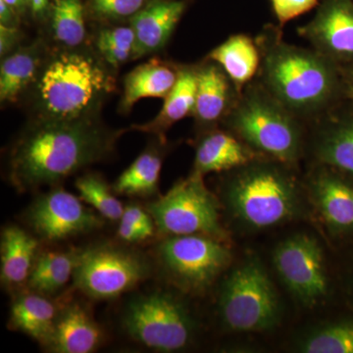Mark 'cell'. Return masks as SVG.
<instances>
[{"label":"cell","mask_w":353,"mask_h":353,"mask_svg":"<svg viewBox=\"0 0 353 353\" xmlns=\"http://www.w3.org/2000/svg\"><path fill=\"white\" fill-rule=\"evenodd\" d=\"M19 14L6 3L3 0H0V25L6 27H18L19 25Z\"/></svg>","instance_id":"37"},{"label":"cell","mask_w":353,"mask_h":353,"mask_svg":"<svg viewBox=\"0 0 353 353\" xmlns=\"http://www.w3.org/2000/svg\"><path fill=\"white\" fill-rule=\"evenodd\" d=\"M260 157H263L231 132L212 130L197 143L192 172L204 176L209 173L233 171Z\"/></svg>","instance_id":"18"},{"label":"cell","mask_w":353,"mask_h":353,"mask_svg":"<svg viewBox=\"0 0 353 353\" xmlns=\"http://www.w3.org/2000/svg\"><path fill=\"white\" fill-rule=\"evenodd\" d=\"M150 266L138 252L110 245L77 252L74 285L90 299H115L150 276Z\"/></svg>","instance_id":"10"},{"label":"cell","mask_w":353,"mask_h":353,"mask_svg":"<svg viewBox=\"0 0 353 353\" xmlns=\"http://www.w3.org/2000/svg\"><path fill=\"white\" fill-rule=\"evenodd\" d=\"M119 134L99 126L92 117L39 118L11 152V183L23 192L61 182L108 157Z\"/></svg>","instance_id":"1"},{"label":"cell","mask_w":353,"mask_h":353,"mask_svg":"<svg viewBox=\"0 0 353 353\" xmlns=\"http://www.w3.org/2000/svg\"><path fill=\"white\" fill-rule=\"evenodd\" d=\"M219 209V202L206 188L203 176L194 172L148 206L157 231L164 236L203 234L226 241Z\"/></svg>","instance_id":"8"},{"label":"cell","mask_w":353,"mask_h":353,"mask_svg":"<svg viewBox=\"0 0 353 353\" xmlns=\"http://www.w3.org/2000/svg\"><path fill=\"white\" fill-rule=\"evenodd\" d=\"M308 194L329 233L353 243V179L319 165L309 178Z\"/></svg>","instance_id":"14"},{"label":"cell","mask_w":353,"mask_h":353,"mask_svg":"<svg viewBox=\"0 0 353 353\" xmlns=\"http://www.w3.org/2000/svg\"><path fill=\"white\" fill-rule=\"evenodd\" d=\"M180 68L150 60L128 74L124 82V95L121 108L127 112L136 102L148 97L165 99L176 85Z\"/></svg>","instance_id":"23"},{"label":"cell","mask_w":353,"mask_h":353,"mask_svg":"<svg viewBox=\"0 0 353 353\" xmlns=\"http://www.w3.org/2000/svg\"><path fill=\"white\" fill-rule=\"evenodd\" d=\"M315 124L312 152L317 163L353 179V103L345 99Z\"/></svg>","instance_id":"15"},{"label":"cell","mask_w":353,"mask_h":353,"mask_svg":"<svg viewBox=\"0 0 353 353\" xmlns=\"http://www.w3.org/2000/svg\"><path fill=\"white\" fill-rule=\"evenodd\" d=\"M290 168L276 160L260 157L234 169L222 192L232 217L254 231L303 217V194Z\"/></svg>","instance_id":"3"},{"label":"cell","mask_w":353,"mask_h":353,"mask_svg":"<svg viewBox=\"0 0 353 353\" xmlns=\"http://www.w3.org/2000/svg\"><path fill=\"white\" fill-rule=\"evenodd\" d=\"M345 292L348 305L353 309V252L350 253L345 274Z\"/></svg>","instance_id":"38"},{"label":"cell","mask_w":353,"mask_h":353,"mask_svg":"<svg viewBox=\"0 0 353 353\" xmlns=\"http://www.w3.org/2000/svg\"><path fill=\"white\" fill-rule=\"evenodd\" d=\"M58 314L59 312L52 301L32 290L13 301L9 325L13 330L28 334L46 347Z\"/></svg>","instance_id":"22"},{"label":"cell","mask_w":353,"mask_h":353,"mask_svg":"<svg viewBox=\"0 0 353 353\" xmlns=\"http://www.w3.org/2000/svg\"><path fill=\"white\" fill-rule=\"evenodd\" d=\"M157 255L172 284L192 294L205 292L232 261L225 241L203 234L167 236Z\"/></svg>","instance_id":"9"},{"label":"cell","mask_w":353,"mask_h":353,"mask_svg":"<svg viewBox=\"0 0 353 353\" xmlns=\"http://www.w3.org/2000/svg\"><path fill=\"white\" fill-rule=\"evenodd\" d=\"M43 50L39 43L18 48L7 55L0 67V99L15 102L34 85L43 66Z\"/></svg>","instance_id":"24"},{"label":"cell","mask_w":353,"mask_h":353,"mask_svg":"<svg viewBox=\"0 0 353 353\" xmlns=\"http://www.w3.org/2000/svg\"><path fill=\"white\" fill-rule=\"evenodd\" d=\"M118 236L123 241L134 243L148 240L152 236L145 230L139 229L128 223L120 222L119 228H118Z\"/></svg>","instance_id":"36"},{"label":"cell","mask_w":353,"mask_h":353,"mask_svg":"<svg viewBox=\"0 0 353 353\" xmlns=\"http://www.w3.org/2000/svg\"><path fill=\"white\" fill-rule=\"evenodd\" d=\"M20 36L18 27L0 25V54L2 57H6L15 51L14 50L19 43Z\"/></svg>","instance_id":"35"},{"label":"cell","mask_w":353,"mask_h":353,"mask_svg":"<svg viewBox=\"0 0 353 353\" xmlns=\"http://www.w3.org/2000/svg\"><path fill=\"white\" fill-rule=\"evenodd\" d=\"M345 101L353 103V64L341 68Z\"/></svg>","instance_id":"39"},{"label":"cell","mask_w":353,"mask_h":353,"mask_svg":"<svg viewBox=\"0 0 353 353\" xmlns=\"http://www.w3.org/2000/svg\"><path fill=\"white\" fill-rule=\"evenodd\" d=\"M121 222L128 223L139 229L145 230L153 236L155 231L154 221L148 211L143 210L138 205L127 206L124 209Z\"/></svg>","instance_id":"34"},{"label":"cell","mask_w":353,"mask_h":353,"mask_svg":"<svg viewBox=\"0 0 353 353\" xmlns=\"http://www.w3.org/2000/svg\"><path fill=\"white\" fill-rule=\"evenodd\" d=\"M240 94L220 65L209 59L208 63L197 67L196 99L192 115L201 127L215 126L226 119Z\"/></svg>","instance_id":"17"},{"label":"cell","mask_w":353,"mask_h":353,"mask_svg":"<svg viewBox=\"0 0 353 353\" xmlns=\"http://www.w3.org/2000/svg\"><path fill=\"white\" fill-rule=\"evenodd\" d=\"M196 88L197 67H181L178 81L170 94L165 97L163 108L157 117L145 125L134 126V129L163 139L165 132L174 124L194 113Z\"/></svg>","instance_id":"21"},{"label":"cell","mask_w":353,"mask_h":353,"mask_svg":"<svg viewBox=\"0 0 353 353\" xmlns=\"http://www.w3.org/2000/svg\"><path fill=\"white\" fill-rule=\"evenodd\" d=\"M218 303L221 322L229 331H268L280 322L277 290L256 257L245 259L230 272L221 285Z\"/></svg>","instance_id":"6"},{"label":"cell","mask_w":353,"mask_h":353,"mask_svg":"<svg viewBox=\"0 0 353 353\" xmlns=\"http://www.w3.org/2000/svg\"><path fill=\"white\" fill-rule=\"evenodd\" d=\"M297 350L303 353H353V313L311 330L299 341Z\"/></svg>","instance_id":"28"},{"label":"cell","mask_w":353,"mask_h":353,"mask_svg":"<svg viewBox=\"0 0 353 353\" xmlns=\"http://www.w3.org/2000/svg\"><path fill=\"white\" fill-rule=\"evenodd\" d=\"M27 220L34 233L50 243L90 233L103 224L79 197L59 188L34 199Z\"/></svg>","instance_id":"12"},{"label":"cell","mask_w":353,"mask_h":353,"mask_svg":"<svg viewBox=\"0 0 353 353\" xmlns=\"http://www.w3.org/2000/svg\"><path fill=\"white\" fill-rule=\"evenodd\" d=\"M188 7L187 0H152L131 19L134 32L132 59L161 50Z\"/></svg>","instance_id":"16"},{"label":"cell","mask_w":353,"mask_h":353,"mask_svg":"<svg viewBox=\"0 0 353 353\" xmlns=\"http://www.w3.org/2000/svg\"><path fill=\"white\" fill-rule=\"evenodd\" d=\"M234 136L261 157L294 167L303 153V121L259 82L248 83L223 121Z\"/></svg>","instance_id":"5"},{"label":"cell","mask_w":353,"mask_h":353,"mask_svg":"<svg viewBox=\"0 0 353 353\" xmlns=\"http://www.w3.org/2000/svg\"><path fill=\"white\" fill-rule=\"evenodd\" d=\"M123 328L141 345L162 352H178L192 343L196 325L182 301L165 292L134 297L123 314Z\"/></svg>","instance_id":"7"},{"label":"cell","mask_w":353,"mask_h":353,"mask_svg":"<svg viewBox=\"0 0 353 353\" xmlns=\"http://www.w3.org/2000/svg\"><path fill=\"white\" fill-rule=\"evenodd\" d=\"M152 0H88V6L99 19L130 20Z\"/></svg>","instance_id":"32"},{"label":"cell","mask_w":353,"mask_h":353,"mask_svg":"<svg viewBox=\"0 0 353 353\" xmlns=\"http://www.w3.org/2000/svg\"><path fill=\"white\" fill-rule=\"evenodd\" d=\"M299 34L340 68L353 64V0H323Z\"/></svg>","instance_id":"13"},{"label":"cell","mask_w":353,"mask_h":353,"mask_svg":"<svg viewBox=\"0 0 353 353\" xmlns=\"http://www.w3.org/2000/svg\"><path fill=\"white\" fill-rule=\"evenodd\" d=\"M38 246V241L19 227H7L2 231V284L12 288L28 282Z\"/></svg>","instance_id":"25"},{"label":"cell","mask_w":353,"mask_h":353,"mask_svg":"<svg viewBox=\"0 0 353 353\" xmlns=\"http://www.w3.org/2000/svg\"><path fill=\"white\" fill-rule=\"evenodd\" d=\"M30 8L34 18L41 19L50 10V0H30Z\"/></svg>","instance_id":"40"},{"label":"cell","mask_w":353,"mask_h":353,"mask_svg":"<svg viewBox=\"0 0 353 353\" xmlns=\"http://www.w3.org/2000/svg\"><path fill=\"white\" fill-rule=\"evenodd\" d=\"M99 52L108 64L117 67L132 57L134 32L130 27H117L101 32L97 41Z\"/></svg>","instance_id":"31"},{"label":"cell","mask_w":353,"mask_h":353,"mask_svg":"<svg viewBox=\"0 0 353 353\" xmlns=\"http://www.w3.org/2000/svg\"><path fill=\"white\" fill-rule=\"evenodd\" d=\"M51 28L58 43L69 48L85 41V8L81 0H53L50 4Z\"/></svg>","instance_id":"29"},{"label":"cell","mask_w":353,"mask_h":353,"mask_svg":"<svg viewBox=\"0 0 353 353\" xmlns=\"http://www.w3.org/2000/svg\"><path fill=\"white\" fill-rule=\"evenodd\" d=\"M208 59L220 65L241 94L259 74L261 57L255 39L248 34H238L211 51Z\"/></svg>","instance_id":"20"},{"label":"cell","mask_w":353,"mask_h":353,"mask_svg":"<svg viewBox=\"0 0 353 353\" xmlns=\"http://www.w3.org/2000/svg\"><path fill=\"white\" fill-rule=\"evenodd\" d=\"M3 1L12 7L19 15L25 12L27 6H30V0H3Z\"/></svg>","instance_id":"41"},{"label":"cell","mask_w":353,"mask_h":353,"mask_svg":"<svg viewBox=\"0 0 353 353\" xmlns=\"http://www.w3.org/2000/svg\"><path fill=\"white\" fill-rule=\"evenodd\" d=\"M34 87L39 119L74 120L92 117L113 79L88 53L63 51L43 65Z\"/></svg>","instance_id":"4"},{"label":"cell","mask_w":353,"mask_h":353,"mask_svg":"<svg viewBox=\"0 0 353 353\" xmlns=\"http://www.w3.org/2000/svg\"><path fill=\"white\" fill-rule=\"evenodd\" d=\"M102 331L81 304L71 303L59 311L46 347L57 353H90L101 345Z\"/></svg>","instance_id":"19"},{"label":"cell","mask_w":353,"mask_h":353,"mask_svg":"<svg viewBox=\"0 0 353 353\" xmlns=\"http://www.w3.org/2000/svg\"><path fill=\"white\" fill-rule=\"evenodd\" d=\"M75 185L80 199L99 211L102 217L110 221L121 220L124 206L101 176L88 174L79 178Z\"/></svg>","instance_id":"30"},{"label":"cell","mask_w":353,"mask_h":353,"mask_svg":"<svg viewBox=\"0 0 353 353\" xmlns=\"http://www.w3.org/2000/svg\"><path fill=\"white\" fill-rule=\"evenodd\" d=\"M161 155L157 150H146L127 170L121 174L113 185L118 194L130 196H150L157 192L162 169Z\"/></svg>","instance_id":"27"},{"label":"cell","mask_w":353,"mask_h":353,"mask_svg":"<svg viewBox=\"0 0 353 353\" xmlns=\"http://www.w3.org/2000/svg\"><path fill=\"white\" fill-rule=\"evenodd\" d=\"M273 262L285 288L304 307H316L331 296L324 250L311 234H292L281 241L274 250Z\"/></svg>","instance_id":"11"},{"label":"cell","mask_w":353,"mask_h":353,"mask_svg":"<svg viewBox=\"0 0 353 353\" xmlns=\"http://www.w3.org/2000/svg\"><path fill=\"white\" fill-rule=\"evenodd\" d=\"M260 51L257 82L303 122H316L345 101L338 65L318 53L285 43L268 26L255 39Z\"/></svg>","instance_id":"2"},{"label":"cell","mask_w":353,"mask_h":353,"mask_svg":"<svg viewBox=\"0 0 353 353\" xmlns=\"http://www.w3.org/2000/svg\"><path fill=\"white\" fill-rule=\"evenodd\" d=\"M318 3V0H271L272 10L280 27L312 10Z\"/></svg>","instance_id":"33"},{"label":"cell","mask_w":353,"mask_h":353,"mask_svg":"<svg viewBox=\"0 0 353 353\" xmlns=\"http://www.w3.org/2000/svg\"><path fill=\"white\" fill-rule=\"evenodd\" d=\"M77 252H48L34 262L28 285L43 296H51L62 289L75 271Z\"/></svg>","instance_id":"26"}]
</instances>
